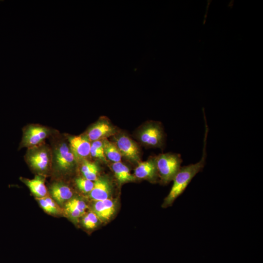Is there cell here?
<instances>
[{"label":"cell","instance_id":"6da1fadb","mask_svg":"<svg viewBox=\"0 0 263 263\" xmlns=\"http://www.w3.org/2000/svg\"><path fill=\"white\" fill-rule=\"evenodd\" d=\"M205 125L204 147L201 160L195 164H189L180 168L173 179V184L169 193L164 199L162 205L163 207L171 206L174 201L184 192L193 177L203 170L206 164V145L208 133L207 124L206 123Z\"/></svg>","mask_w":263,"mask_h":263},{"label":"cell","instance_id":"7a4b0ae2","mask_svg":"<svg viewBox=\"0 0 263 263\" xmlns=\"http://www.w3.org/2000/svg\"><path fill=\"white\" fill-rule=\"evenodd\" d=\"M161 183L167 184L173 180L180 169L182 160L180 154L166 153L154 158Z\"/></svg>","mask_w":263,"mask_h":263},{"label":"cell","instance_id":"3957f363","mask_svg":"<svg viewBox=\"0 0 263 263\" xmlns=\"http://www.w3.org/2000/svg\"><path fill=\"white\" fill-rule=\"evenodd\" d=\"M138 137L145 146L161 148L164 143L165 133L160 123L151 122L146 124L140 130Z\"/></svg>","mask_w":263,"mask_h":263},{"label":"cell","instance_id":"277c9868","mask_svg":"<svg viewBox=\"0 0 263 263\" xmlns=\"http://www.w3.org/2000/svg\"><path fill=\"white\" fill-rule=\"evenodd\" d=\"M114 143L122 156L128 160L138 163L140 161V151L137 144L130 137L125 134H121L115 137Z\"/></svg>","mask_w":263,"mask_h":263},{"label":"cell","instance_id":"5b68a950","mask_svg":"<svg viewBox=\"0 0 263 263\" xmlns=\"http://www.w3.org/2000/svg\"><path fill=\"white\" fill-rule=\"evenodd\" d=\"M112 186L107 177H97L94 181L93 189L89 193L90 198L94 201H102L110 199Z\"/></svg>","mask_w":263,"mask_h":263},{"label":"cell","instance_id":"8992f818","mask_svg":"<svg viewBox=\"0 0 263 263\" xmlns=\"http://www.w3.org/2000/svg\"><path fill=\"white\" fill-rule=\"evenodd\" d=\"M115 132V128L108 121L102 120L94 124L89 130L87 137L90 141H94L105 139Z\"/></svg>","mask_w":263,"mask_h":263},{"label":"cell","instance_id":"52a82bcc","mask_svg":"<svg viewBox=\"0 0 263 263\" xmlns=\"http://www.w3.org/2000/svg\"><path fill=\"white\" fill-rule=\"evenodd\" d=\"M69 142L70 149L75 159H83L90 154L91 143L87 136H74L70 138Z\"/></svg>","mask_w":263,"mask_h":263},{"label":"cell","instance_id":"ba28073f","mask_svg":"<svg viewBox=\"0 0 263 263\" xmlns=\"http://www.w3.org/2000/svg\"><path fill=\"white\" fill-rule=\"evenodd\" d=\"M93 209L100 221L106 222L114 215L116 210V203L111 199L94 201Z\"/></svg>","mask_w":263,"mask_h":263},{"label":"cell","instance_id":"9c48e42d","mask_svg":"<svg viewBox=\"0 0 263 263\" xmlns=\"http://www.w3.org/2000/svg\"><path fill=\"white\" fill-rule=\"evenodd\" d=\"M135 178L155 181L158 176L154 158L138 163L134 169Z\"/></svg>","mask_w":263,"mask_h":263},{"label":"cell","instance_id":"30bf717a","mask_svg":"<svg viewBox=\"0 0 263 263\" xmlns=\"http://www.w3.org/2000/svg\"><path fill=\"white\" fill-rule=\"evenodd\" d=\"M55 159L60 169L67 170L74 166L75 158L70 148L66 144H63L56 150Z\"/></svg>","mask_w":263,"mask_h":263},{"label":"cell","instance_id":"8fae6325","mask_svg":"<svg viewBox=\"0 0 263 263\" xmlns=\"http://www.w3.org/2000/svg\"><path fill=\"white\" fill-rule=\"evenodd\" d=\"M47 130L40 126H32L25 132L23 143L27 146H33L41 143L47 136Z\"/></svg>","mask_w":263,"mask_h":263},{"label":"cell","instance_id":"7c38bea8","mask_svg":"<svg viewBox=\"0 0 263 263\" xmlns=\"http://www.w3.org/2000/svg\"><path fill=\"white\" fill-rule=\"evenodd\" d=\"M31 165L39 171L45 170L48 167L50 157L45 149L38 150L31 154L29 158Z\"/></svg>","mask_w":263,"mask_h":263},{"label":"cell","instance_id":"4fadbf2b","mask_svg":"<svg viewBox=\"0 0 263 263\" xmlns=\"http://www.w3.org/2000/svg\"><path fill=\"white\" fill-rule=\"evenodd\" d=\"M50 191L54 200L59 204L70 200L73 194L68 186L59 183L52 185Z\"/></svg>","mask_w":263,"mask_h":263},{"label":"cell","instance_id":"5bb4252c","mask_svg":"<svg viewBox=\"0 0 263 263\" xmlns=\"http://www.w3.org/2000/svg\"><path fill=\"white\" fill-rule=\"evenodd\" d=\"M112 167L114 175L120 184L135 180V176L131 173L129 168L121 162L113 163Z\"/></svg>","mask_w":263,"mask_h":263},{"label":"cell","instance_id":"9a60e30c","mask_svg":"<svg viewBox=\"0 0 263 263\" xmlns=\"http://www.w3.org/2000/svg\"><path fill=\"white\" fill-rule=\"evenodd\" d=\"M25 183L31 191L38 198L46 196L47 188L41 177L37 176L34 179L25 180Z\"/></svg>","mask_w":263,"mask_h":263},{"label":"cell","instance_id":"2e32d148","mask_svg":"<svg viewBox=\"0 0 263 263\" xmlns=\"http://www.w3.org/2000/svg\"><path fill=\"white\" fill-rule=\"evenodd\" d=\"M102 141L106 158L113 163L121 162L122 155L115 145L106 139Z\"/></svg>","mask_w":263,"mask_h":263},{"label":"cell","instance_id":"e0dca14e","mask_svg":"<svg viewBox=\"0 0 263 263\" xmlns=\"http://www.w3.org/2000/svg\"><path fill=\"white\" fill-rule=\"evenodd\" d=\"M84 177L92 181L97 178L99 169L96 164L88 161H84L81 169Z\"/></svg>","mask_w":263,"mask_h":263},{"label":"cell","instance_id":"ac0fdd59","mask_svg":"<svg viewBox=\"0 0 263 263\" xmlns=\"http://www.w3.org/2000/svg\"><path fill=\"white\" fill-rule=\"evenodd\" d=\"M90 154L93 157L106 161V158L104 155L102 140H96L93 142L90 149Z\"/></svg>","mask_w":263,"mask_h":263},{"label":"cell","instance_id":"d6986e66","mask_svg":"<svg viewBox=\"0 0 263 263\" xmlns=\"http://www.w3.org/2000/svg\"><path fill=\"white\" fill-rule=\"evenodd\" d=\"M99 221L98 218L93 211L85 214L82 220L83 226L89 229L96 227Z\"/></svg>","mask_w":263,"mask_h":263},{"label":"cell","instance_id":"ffe728a7","mask_svg":"<svg viewBox=\"0 0 263 263\" xmlns=\"http://www.w3.org/2000/svg\"><path fill=\"white\" fill-rule=\"evenodd\" d=\"M77 188L84 193H90L94 187V182L84 177H79L75 179Z\"/></svg>","mask_w":263,"mask_h":263},{"label":"cell","instance_id":"44dd1931","mask_svg":"<svg viewBox=\"0 0 263 263\" xmlns=\"http://www.w3.org/2000/svg\"><path fill=\"white\" fill-rule=\"evenodd\" d=\"M67 204L76 208L83 213L85 212L87 208L86 203L83 201L77 198L70 199Z\"/></svg>","mask_w":263,"mask_h":263},{"label":"cell","instance_id":"7402d4cb","mask_svg":"<svg viewBox=\"0 0 263 263\" xmlns=\"http://www.w3.org/2000/svg\"><path fill=\"white\" fill-rule=\"evenodd\" d=\"M65 208L68 213L73 218H77L82 216L84 213L76 208L66 204Z\"/></svg>","mask_w":263,"mask_h":263},{"label":"cell","instance_id":"603a6c76","mask_svg":"<svg viewBox=\"0 0 263 263\" xmlns=\"http://www.w3.org/2000/svg\"><path fill=\"white\" fill-rule=\"evenodd\" d=\"M38 200L40 206L44 211L48 213L55 214L44 197L38 198Z\"/></svg>","mask_w":263,"mask_h":263},{"label":"cell","instance_id":"cb8c5ba5","mask_svg":"<svg viewBox=\"0 0 263 263\" xmlns=\"http://www.w3.org/2000/svg\"><path fill=\"white\" fill-rule=\"evenodd\" d=\"M44 198L47 201L49 205H50L51 208L54 212L55 214H57L59 212V210L58 207L56 206V203L55 202L54 200L49 197H44Z\"/></svg>","mask_w":263,"mask_h":263}]
</instances>
